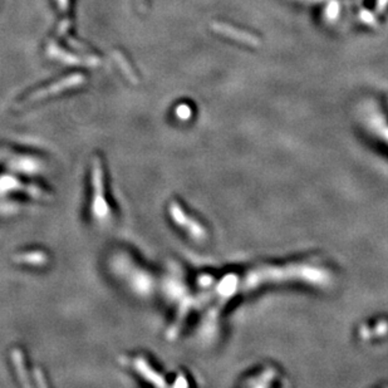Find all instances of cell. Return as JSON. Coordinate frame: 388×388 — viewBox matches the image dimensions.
Returning <instances> with one entry per match:
<instances>
[{
  "mask_svg": "<svg viewBox=\"0 0 388 388\" xmlns=\"http://www.w3.org/2000/svg\"><path fill=\"white\" fill-rule=\"evenodd\" d=\"M92 185H93V200H92V213L97 219H106L110 214V206L106 201L105 195V172L99 157L93 160L92 167Z\"/></svg>",
  "mask_w": 388,
  "mask_h": 388,
  "instance_id": "cell-1",
  "label": "cell"
},
{
  "mask_svg": "<svg viewBox=\"0 0 388 388\" xmlns=\"http://www.w3.org/2000/svg\"><path fill=\"white\" fill-rule=\"evenodd\" d=\"M85 82H86V77L82 74V73H73V74L67 75V77L62 78V80L51 83L50 86L45 87V88L38 89V91L33 92V93L29 94L25 99L19 102V106L23 107V106L29 105V103L42 101V99L48 98V97L53 96V94L62 93V92L68 91V89H72V88H75V87L82 86Z\"/></svg>",
  "mask_w": 388,
  "mask_h": 388,
  "instance_id": "cell-2",
  "label": "cell"
},
{
  "mask_svg": "<svg viewBox=\"0 0 388 388\" xmlns=\"http://www.w3.org/2000/svg\"><path fill=\"white\" fill-rule=\"evenodd\" d=\"M169 213L171 215V219L175 222L177 226H181V229H184L187 234L190 235L194 240L196 241H202L206 239V230L200 222H197L196 220L192 219L191 216H189L185 213V210L183 209V206L180 205L177 201H172L169 205Z\"/></svg>",
  "mask_w": 388,
  "mask_h": 388,
  "instance_id": "cell-3",
  "label": "cell"
},
{
  "mask_svg": "<svg viewBox=\"0 0 388 388\" xmlns=\"http://www.w3.org/2000/svg\"><path fill=\"white\" fill-rule=\"evenodd\" d=\"M47 54L50 58L57 59V61L62 62V63L70 64V66H78V64H83V66L88 67H98L101 64L97 57L89 56V57H80L75 56V54L68 53V51L63 50L62 48H59L56 43H50L47 48Z\"/></svg>",
  "mask_w": 388,
  "mask_h": 388,
  "instance_id": "cell-4",
  "label": "cell"
},
{
  "mask_svg": "<svg viewBox=\"0 0 388 388\" xmlns=\"http://www.w3.org/2000/svg\"><path fill=\"white\" fill-rule=\"evenodd\" d=\"M134 368L138 374L143 377L147 382H151L152 384L157 387H165L166 386V382L164 381V378L161 377V374L157 373L153 368L148 365L147 360L143 357H136L134 360Z\"/></svg>",
  "mask_w": 388,
  "mask_h": 388,
  "instance_id": "cell-5",
  "label": "cell"
},
{
  "mask_svg": "<svg viewBox=\"0 0 388 388\" xmlns=\"http://www.w3.org/2000/svg\"><path fill=\"white\" fill-rule=\"evenodd\" d=\"M12 360H13V366H14L15 372H17V376L20 381L21 386L24 387H31L32 383L29 381V376L28 372H27L25 368V360H24V354L20 349L15 348L12 351Z\"/></svg>",
  "mask_w": 388,
  "mask_h": 388,
  "instance_id": "cell-6",
  "label": "cell"
},
{
  "mask_svg": "<svg viewBox=\"0 0 388 388\" xmlns=\"http://www.w3.org/2000/svg\"><path fill=\"white\" fill-rule=\"evenodd\" d=\"M13 262L18 263V264H27V265H34V267H40V265L47 264L48 256L47 254L43 251H27V253H20L13 256Z\"/></svg>",
  "mask_w": 388,
  "mask_h": 388,
  "instance_id": "cell-7",
  "label": "cell"
},
{
  "mask_svg": "<svg viewBox=\"0 0 388 388\" xmlns=\"http://www.w3.org/2000/svg\"><path fill=\"white\" fill-rule=\"evenodd\" d=\"M112 57H113V61L116 62V64H117L119 69H121L122 74H123L124 77L130 81V82L134 83V85H137L138 83L137 75H136L134 68H132L131 64H130V62L127 61L124 54L121 53L119 50H113Z\"/></svg>",
  "mask_w": 388,
  "mask_h": 388,
  "instance_id": "cell-8",
  "label": "cell"
},
{
  "mask_svg": "<svg viewBox=\"0 0 388 388\" xmlns=\"http://www.w3.org/2000/svg\"><path fill=\"white\" fill-rule=\"evenodd\" d=\"M176 117L181 121H187V119L191 118V108L187 105H180L176 107Z\"/></svg>",
  "mask_w": 388,
  "mask_h": 388,
  "instance_id": "cell-9",
  "label": "cell"
},
{
  "mask_svg": "<svg viewBox=\"0 0 388 388\" xmlns=\"http://www.w3.org/2000/svg\"><path fill=\"white\" fill-rule=\"evenodd\" d=\"M34 378H35V381H37V386H39V387H47L48 386L47 381L44 379V376H43L40 368H35L34 370Z\"/></svg>",
  "mask_w": 388,
  "mask_h": 388,
  "instance_id": "cell-10",
  "label": "cell"
},
{
  "mask_svg": "<svg viewBox=\"0 0 388 388\" xmlns=\"http://www.w3.org/2000/svg\"><path fill=\"white\" fill-rule=\"evenodd\" d=\"M69 28H70V20L69 19H64V20L59 24L58 33L61 35H64L68 31H69Z\"/></svg>",
  "mask_w": 388,
  "mask_h": 388,
  "instance_id": "cell-11",
  "label": "cell"
},
{
  "mask_svg": "<svg viewBox=\"0 0 388 388\" xmlns=\"http://www.w3.org/2000/svg\"><path fill=\"white\" fill-rule=\"evenodd\" d=\"M57 4H58L59 10L63 13H67L69 9V0H57Z\"/></svg>",
  "mask_w": 388,
  "mask_h": 388,
  "instance_id": "cell-12",
  "label": "cell"
}]
</instances>
